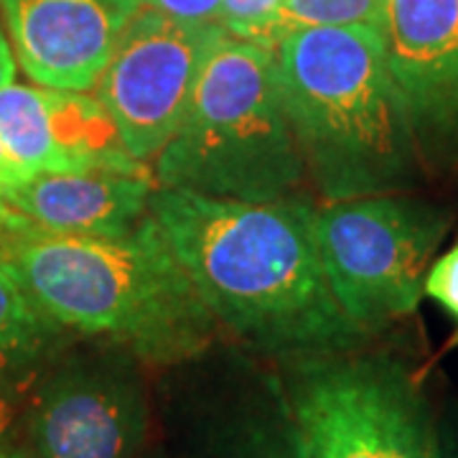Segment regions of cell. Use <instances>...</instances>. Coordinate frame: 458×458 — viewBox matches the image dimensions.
I'll list each match as a JSON object with an SVG mask.
<instances>
[{
	"instance_id": "cell-1",
	"label": "cell",
	"mask_w": 458,
	"mask_h": 458,
	"mask_svg": "<svg viewBox=\"0 0 458 458\" xmlns=\"http://www.w3.org/2000/svg\"><path fill=\"white\" fill-rule=\"evenodd\" d=\"M309 199L247 204L176 189L150 197L164 232L222 339L283 361L364 346L331 295Z\"/></svg>"
},
{
	"instance_id": "cell-2",
	"label": "cell",
	"mask_w": 458,
	"mask_h": 458,
	"mask_svg": "<svg viewBox=\"0 0 458 458\" xmlns=\"http://www.w3.org/2000/svg\"><path fill=\"white\" fill-rule=\"evenodd\" d=\"M0 260L59 327L123 346L153 372L222 339L153 216L120 237L3 232Z\"/></svg>"
},
{
	"instance_id": "cell-3",
	"label": "cell",
	"mask_w": 458,
	"mask_h": 458,
	"mask_svg": "<svg viewBox=\"0 0 458 458\" xmlns=\"http://www.w3.org/2000/svg\"><path fill=\"white\" fill-rule=\"evenodd\" d=\"M283 107L324 201L403 194L426 174L377 29H309L276 47Z\"/></svg>"
},
{
	"instance_id": "cell-4",
	"label": "cell",
	"mask_w": 458,
	"mask_h": 458,
	"mask_svg": "<svg viewBox=\"0 0 458 458\" xmlns=\"http://www.w3.org/2000/svg\"><path fill=\"white\" fill-rule=\"evenodd\" d=\"M150 174L158 189L207 199L267 204L301 197L309 174L283 107L276 49L225 36Z\"/></svg>"
},
{
	"instance_id": "cell-5",
	"label": "cell",
	"mask_w": 458,
	"mask_h": 458,
	"mask_svg": "<svg viewBox=\"0 0 458 458\" xmlns=\"http://www.w3.org/2000/svg\"><path fill=\"white\" fill-rule=\"evenodd\" d=\"M156 458H311L278 364L219 339L153 372Z\"/></svg>"
},
{
	"instance_id": "cell-6",
	"label": "cell",
	"mask_w": 458,
	"mask_h": 458,
	"mask_svg": "<svg viewBox=\"0 0 458 458\" xmlns=\"http://www.w3.org/2000/svg\"><path fill=\"white\" fill-rule=\"evenodd\" d=\"M276 364L311 458H438L423 387L394 354L364 344Z\"/></svg>"
},
{
	"instance_id": "cell-7",
	"label": "cell",
	"mask_w": 458,
	"mask_h": 458,
	"mask_svg": "<svg viewBox=\"0 0 458 458\" xmlns=\"http://www.w3.org/2000/svg\"><path fill=\"white\" fill-rule=\"evenodd\" d=\"M448 229L451 214L410 194L316 207L313 232L328 288L364 342L418 311Z\"/></svg>"
},
{
	"instance_id": "cell-8",
	"label": "cell",
	"mask_w": 458,
	"mask_h": 458,
	"mask_svg": "<svg viewBox=\"0 0 458 458\" xmlns=\"http://www.w3.org/2000/svg\"><path fill=\"white\" fill-rule=\"evenodd\" d=\"M26 438L36 458H156L153 369L114 344H66L29 397Z\"/></svg>"
},
{
	"instance_id": "cell-9",
	"label": "cell",
	"mask_w": 458,
	"mask_h": 458,
	"mask_svg": "<svg viewBox=\"0 0 458 458\" xmlns=\"http://www.w3.org/2000/svg\"><path fill=\"white\" fill-rule=\"evenodd\" d=\"M225 36L216 21H183L143 5L135 11L92 89L132 161L150 165L179 131Z\"/></svg>"
},
{
	"instance_id": "cell-10",
	"label": "cell",
	"mask_w": 458,
	"mask_h": 458,
	"mask_svg": "<svg viewBox=\"0 0 458 458\" xmlns=\"http://www.w3.org/2000/svg\"><path fill=\"white\" fill-rule=\"evenodd\" d=\"M379 36L423 168H456L458 0H385Z\"/></svg>"
},
{
	"instance_id": "cell-11",
	"label": "cell",
	"mask_w": 458,
	"mask_h": 458,
	"mask_svg": "<svg viewBox=\"0 0 458 458\" xmlns=\"http://www.w3.org/2000/svg\"><path fill=\"white\" fill-rule=\"evenodd\" d=\"M138 8V0H0V18L33 84L92 92Z\"/></svg>"
},
{
	"instance_id": "cell-12",
	"label": "cell",
	"mask_w": 458,
	"mask_h": 458,
	"mask_svg": "<svg viewBox=\"0 0 458 458\" xmlns=\"http://www.w3.org/2000/svg\"><path fill=\"white\" fill-rule=\"evenodd\" d=\"M0 143L26 171L135 168L113 117L92 92L38 84L0 89Z\"/></svg>"
},
{
	"instance_id": "cell-13",
	"label": "cell",
	"mask_w": 458,
	"mask_h": 458,
	"mask_svg": "<svg viewBox=\"0 0 458 458\" xmlns=\"http://www.w3.org/2000/svg\"><path fill=\"white\" fill-rule=\"evenodd\" d=\"M150 165L92 171H31L0 191L33 229L69 237L131 234L150 216Z\"/></svg>"
},
{
	"instance_id": "cell-14",
	"label": "cell",
	"mask_w": 458,
	"mask_h": 458,
	"mask_svg": "<svg viewBox=\"0 0 458 458\" xmlns=\"http://www.w3.org/2000/svg\"><path fill=\"white\" fill-rule=\"evenodd\" d=\"M66 336L69 331L33 301L0 260V377L11 385L29 379L64 349Z\"/></svg>"
},
{
	"instance_id": "cell-15",
	"label": "cell",
	"mask_w": 458,
	"mask_h": 458,
	"mask_svg": "<svg viewBox=\"0 0 458 458\" xmlns=\"http://www.w3.org/2000/svg\"><path fill=\"white\" fill-rule=\"evenodd\" d=\"M382 13H385V0H285L273 21H267L250 38V44L276 49L283 38L309 29L364 26L379 31Z\"/></svg>"
},
{
	"instance_id": "cell-16",
	"label": "cell",
	"mask_w": 458,
	"mask_h": 458,
	"mask_svg": "<svg viewBox=\"0 0 458 458\" xmlns=\"http://www.w3.org/2000/svg\"><path fill=\"white\" fill-rule=\"evenodd\" d=\"M285 0H222L216 23L232 38L250 41L280 11Z\"/></svg>"
},
{
	"instance_id": "cell-17",
	"label": "cell",
	"mask_w": 458,
	"mask_h": 458,
	"mask_svg": "<svg viewBox=\"0 0 458 458\" xmlns=\"http://www.w3.org/2000/svg\"><path fill=\"white\" fill-rule=\"evenodd\" d=\"M423 295L438 303L454 321V346L458 344V242L438 255L426 276Z\"/></svg>"
},
{
	"instance_id": "cell-18",
	"label": "cell",
	"mask_w": 458,
	"mask_h": 458,
	"mask_svg": "<svg viewBox=\"0 0 458 458\" xmlns=\"http://www.w3.org/2000/svg\"><path fill=\"white\" fill-rule=\"evenodd\" d=\"M143 8L161 11L183 21H216L222 0H138Z\"/></svg>"
},
{
	"instance_id": "cell-19",
	"label": "cell",
	"mask_w": 458,
	"mask_h": 458,
	"mask_svg": "<svg viewBox=\"0 0 458 458\" xmlns=\"http://www.w3.org/2000/svg\"><path fill=\"white\" fill-rule=\"evenodd\" d=\"M436 443L438 458H458V405L448 410L441 420L436 418Z\"/></svg>"
},
{
	"instance_id": "cell-20",
	"label": "cell",
	"mask_w": 458,
	"mask_h": 458,
	"mask_svg": "<svg viewBox=\"0 0 458 458\" xmlns=\"http://www.w3.org/2000/svg\"><path fill=\"white\" fill-rule=\"evenodd\" d=\"M16 423V400H13V385L0 377V445L11 443V430Z\"/></svg>"
},
{
	"instance_id": "cell-21",
	"label": "cell",
	"mask_w": 458,
	"mask_h": 458,
	"mask_svg": "<svg viewBox=\"0 0 458 458\" xmlns=\"http://www.w3.org/2000/svg\"><path fill=\"white\" fill-rule=\"evenodd\" d=\"M13 80H16V56H13L8 33L3 29V21H0V89Z\"/></svg>"
},
{
	"instance_id": "cell-22",
	"label": "cell",
	"mask_w": 458,
	"mask_h": 458,
	"mask_svg": "<svg viewBox=\"0 0 458 458\" xmlns=\"http://www.w3.org/2000/svg\"><path fill=\"white\" fill-rule=\"evenodd\" d=\"M26 174H31V171H26L23 165L16 164L13 158H11V153L3 148V143H0V191L3 189H8L11 183H16L18 179H23Z\"/></svg>"
},
{
	"instance_id": "cell-23",
	"label": "cell",
	"mask_w": 458,
	"mask_h": 458,
	"mask_svg": "<svg viewBox=\"0 0 458 458\" xmlns=\"http://www.w3.org/2000/svg\"><path fill=\"white\" fill-rule=\"evenodd\" d=\"M23 227H31L29 222H23L21 216H18L8 204H5V199L0 197V234L3 232H13V229H23Z\"/></svg>"
},
{
	"instance_id": "cell-24",
	"label": "cell",
	"mask_w": 458,
	"mask_h": 458,
	"mask_svg": "<svg viewBox=\"0 0 458 458\" xmlns=\"http://www.w3.org/2000/svg\"><path fill=\"white\" fill-rule=\"evenodd\" d=\"M0 458H36L26 448V445H13V443H5V445H0Z\"/></svg>"
}]
</instances>
